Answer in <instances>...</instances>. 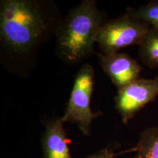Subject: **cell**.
Returning <instances> with one entry per match:
<instances>
[{
  "label": "cell",
  "instance_id": "1",
  "mask_svg": "<svg viewBox=\"0 0 158 158\" xmlns=\"http://www.w3.org/2000/svg\"><path fill=\"white\" fill-rule=\"evenodd\" d=\"M56 4L48 0L0 2V55L11 73H28L37 51L56 35L62 21Z\"/></svg>",
  "mask_w": 158,
  "mask_h": 158
},
{
  "label": "cell",
  "instance_id": "2",
  "mask_svg": "<svg viewBox=\"0 0 158 158\" xmlns=\"http://www.w3.org/2000/svg\"><path fill=\"white\" fill-rule=\"evenodd\" d=\"M106 17L94 0H84L70 9L55 35L57 56L67 64H76L92 56Z\"/></svg>",
  "mask_w": 158,
  "mask_h": 158
},
{
  "label": "cell",
  "instance_id": "3",
  "mask_svg": "<svg viewBox=\"0 0 158 158\" xmlns=\"http://www.w3.org/2000/svg\"><path fill=\"white\" fill-rule=\"evenodd\" d=\"M94 84L93 67L85 64L77 73L66 110L62 116L64 122L76 124L84 135H89L94 119L102 114V112H93L91 109Z\"/></svg>",
  "mask_w": 158,
  "mask_h": 158
},
{
  "label": "cell",
  "instance_id": "4",
  "mask_svg": "<svg viewBox=\"0 0 158 158\" xmlns=\"http://www.w3.org/2000/svg\"><path fill=\"white\" fill-rule=\"evenodd\" d=\"M151 29L147 23L125 13L101 26L97 43L102 54L118 52L130 45H141Z\"/></svg>",
  "mask_w": 158,
  "mask_h": 158
},
{
  "label": "cell",
  "instance_id": "5",
  "mask_svg": "<svg viewBox=\"0 0 158 158\" xmlns=\"http://www.w3.org/2000/svg\"><path fill=\"white\" fill-rule=\"evenodd\" d=\"M158 96V76L138 78L119 89L114 98L115 108L122 121L127 124L147 104Z\"/></svg>",
  "mask_w": 158,
  "mask_h": 158
},
{
  "label": "cell",
  "instance_id": "6",
  "mask_svg": "<svg viewBox=\"0 0 158 158\" xmlns=\"http://www.w3.org/2000/svg\"><path fill=\"white\" fill-rule=\"evenodd\" d=\"M99 62L104 72L119 89L139 78L143 68L127 53H98Z\"/></svg>",
  "mask_w": 158,
  "mask_h": 158
},
{
  "label": "cell",
  "instance_id": "7",
  "mask_svg": "<svg viewBox=\"0 0 158 158\" xmlns=\"http://www.w3.org/2000/svg\"><path fill=\"white\" fill-rule=\"evenodd\" d=\"M62 117L53 116L45 122L42 143L43 158H70L68 140Z\"/></svg>",
  "mask_w": 158,
  "mask_h": 158
},
{
  "label": "cell",
  "instance_id": "8",
  "mask_svg": "<svg viewBox=\"0 0 158 158\" xmlns=\"http://www.w3.org/2000/svg\"><path fill=\"white\" fill-rule=\"evenodd\" d=\"M133 149V158H158V126L143 130Z\"/></svg>",
  "mask_w": 158,
  "mask_h": 158
},
{
  "label": "cell",
  "instance_id": "9",
  "mask_svg": "<svg viewBox=\"0 0 158 158\" xmlns=\"http://www.w3.org/2000/svg\"><path fill=\"white\" fill-rule=\"evenodd\" d=\"M138 54L146 67L158 69V29H150L138 47Z\"/></svg>",
  "mask_w": 158,
  "mask_h": 158
},
{
  "label": "cell",
  "instance_id": "10",
  "mask_svg": "<svg viewBox=\"0 0 158 158\" xmlns=\"http://www.w3.org/2000/svg\"><path fill=\"white\" fill-rule=\"evenodd\" d=\"M126 13L147 23L152 29H158V0L150 1L136 8L127 7Z\"/></svg>",
  "mask_w": 158,
  "mask_h": 158
},
{
  "label": "cell",
  "instance_id": "11",
  "mask_svg": "<svg viewBox=\"0 0 158 158\" xmlns=\"http://www.w3.org/2000/svg\"><path fill=\"white\" fill-rule=\"evenodd\" d=\"M114 149L108 146L104 149L99 150L97 152L89 155L84 158H114L115 154L114 153Z\"/></svg>",
  "mask_w": 158,
  "mask_h": 158
}]
</instances>
